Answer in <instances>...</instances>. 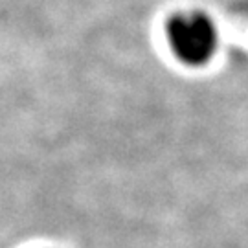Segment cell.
Listing matches in <instances>:
<instances>
[{
  "label": "cell",
  "instance_id": "cell-1",
  "mask_svg": "<svg viewBox=\"0 0 248 248\" xmlns=\"http://www.w3.org/2000/svg\"><path fill=\"white\" fill-rule=\"evenodd\" d=\"M168 45L189 66L208 62L217 48V30L204 13H178L168 22Z\"/></svg>",
  "mask_w": 248,
  "mask_h": 248
}]
</instances>
